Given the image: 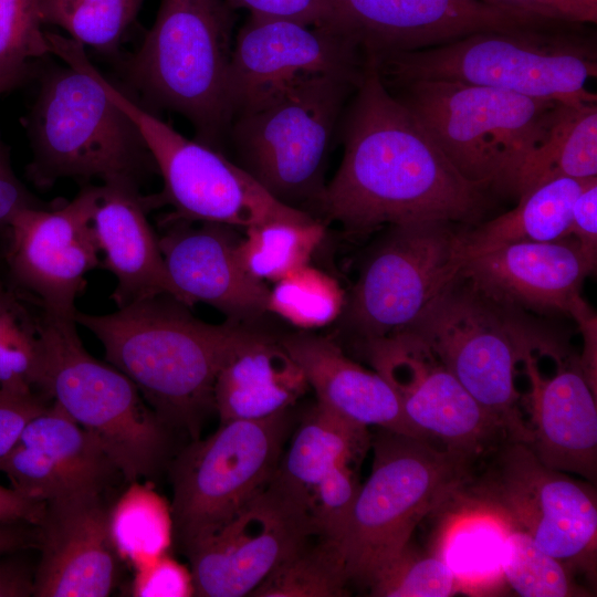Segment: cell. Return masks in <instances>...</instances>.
<instances>
[{"instance_id":"49","label":"cell","mask_w":597,"mask_h":597,"mask_svg":"<svg viewBox=\"0 0 597 597\" xmlns=\"http://www.w3.org/2000/svg\"><path fill=\"white\" fill-rule=\"evenodd\" d=\"M579 324L584 335V354L580 365L585 378L596 394L597 385V335L596 316L585 301L570 314Z\"/></svg>"},{"instance_id":"50","label":"cell","mask_w":597,"mask_h":597,"mask_svg":"<svg viewBox=\"0 0 597 597\" xmlns=\"http://www.w3.org/2000/svg\"><path fill=\"white\" fill-rule=\"evenodd\" d=\"M44 509L45 504L30 501L12 488L0 484V524L24 522L36 526Z\"/></svg>"},{"instance_id":"18","label":"cell","mask_w":597,"mask_h":597,"mask_svg":"<svg viewBox=\"0 0 597 597\" xmlns=\"http://www.w3.org/2000/svg\"><path fill=\"white\" fill-rule=\"evenodd\" d=\"M365 59L355 41L334 30L250 14L232 46L228 75L232 117L306 76L359 80Z\"/></svg>"},{"instance_id":"36","label":"cell","mask_w":597,"mask_h":597,"mask_svg":"<svg viewBox=\"0 0 597 597\" xmlns=\"http://www.w3.org/2000/svg\"><path fill=\"white\" fill-rule=\"evenodd\" d=\"M143 0H38L42 23L105 54L115 53Z\"/></svg>"},{"instance_id":"35","label":"cell","mask_w":597,"mask_h":597,"mask_svg":"<svg viewBox=\"0 0 597 597\" xmlns=\"http://www.w3.org/2000/svg\"><path fill=\"white\" fill-rule=\"evenodd\" d=\"M349 582L334 541L313 535L252 593L253 597H342Z\"/></svg>"},{"instance_id":"19","label":"cell","mask_w":597,"mask_h":597,"mask_svg":"<svg viewBox=\"0 0 597 597\" xmlns=\"http://www.w3.org/2000/svg\"><path fill=\"white\" fill-rule=\"evenodd\" d=\"M337 29L375 56L423 50L486 31L549 27L483 0H329Z\"/></svg>"},{"instance_id":"43","label":"cell","mask_w":597,"mask_h":597,"mask_svg":"<svg viewBox=\"0 0 597 597\" xmlns=\"http://www.w3.org/2000/svg\"><path fill=\"white\" fill-rule=\"evenodd\" d=\"M227 2L233 10L245 9L253 15L291 19L339 32L329 0H227Z\"/></svg>"},{"instance_id":"33","label":"cell","mask_w":597,"mask_h":597,"mask_svg":"<svg viewBox=\"0 0 597 597\" xmlns=\"http://www.w3.org/2000/svg\"><path fill=\"white\" fill-rule=\"evenodd\" d=\"M108 527L119 558L134 569L168 553L174 541L170 504L139 481L130 482L109 507Z\"/></svg>"},{"instance_id":"25","label":"cell","mask_w":597,"mask_h":597,"mask_svg":"<svg viewBox=\"0 0 597 597\" xmlns=\"http://www.w3.org/2000/svg\"><path fill=\"white\" fill-rule=\"evenodd\" d=\"M147 212L139 187L128 184L101 186L92 226L100 253L104 255L100 268L109 271L116 280L111 298L117 308L159 294L182 302L166 269Z\"/></svg>"},{"instance_id":"22","label":"cell","mask_w":597,"mask_h":597,"mask_svg":"<svg viewBox=\"0 0 597 597\" xmlns=\"http://www.w3.org/2000/svg\"><path fill=\"white\" fill-rule=\"evenodd\" d=\"M10 488L36 502L104 493L119 473L101 442L55 402L31 419L0 461Z\"/></svg>"},{"instance_id":"5","label":"cell","mask_w":597,"mask_h":597,"mask_svg":"<svg viewBox=\"0 0 597 597\" xmlns=\"http://www.w3.org/2000/svg\"><path fill=\"white\" fill-rule=\"evenodd\" d=\"M557 25L479 32L423 50L374 57L386 86L448 81L568 105L597 102L596 94L586 88L597 74L595 44Z\"/></svg>"},{"instance_id":"6","label":"cell","mask_w":597,"mask_h":597,"mask_svg":"<svg viewBox=\"0 0 597 597\" xmlns=\"http://www.w3.org/2000/svg\"><path fill=\"white\" fill-rule=\"evenodd\" d=\"M432 442L386 429L371 438V473L337 543L349 584L369 587L420 521L470 480L478 460Z\"/></svg>"},{"instance_id":"21","label":"cell","mask_w":597,"mask_h":597,"mask_svg":"<svg viewBox=\"0 0 597 597\" xmlns=\"http://www.w3.org/2000/svg\"><path fill=\"white\" fill-rule=\"evenodd\" d=\"M159 248L168 274L189 307L206 303L247 324L268 312L270 289L241 266L235 228L165 217Z\"/></svg>"},{"instance_id":"38","label":"cell","mask_w":597,"mask_h":597,"mask_svg":"<svg viewBox=\"0 0 597 597\" xmlns=\"http://www.w3.org/2000/svg\"><path fill=\"white\" fill-rule=\"evenodd\" d=\"M502 573L510 587L523 597L583 596L573 573L543 551L521 528L509 522L503 542Z\"/></svg>"},{"instance_id":"31","label":"cell","mask_w":597,"mask_h":597,"mask_svg":"<svg viewBox=\"0 0 597 597\" xmlns=\"http://www.w3.org/2000/svg\"><path fill=\"white\" fill-rule=\"evenodd\" d=\"M35 305L0 279V388L46 397L43 313Z\"/></svg>"},{"instance_id":"53","label":"cell","mask_w":597,"mask_h":597,"mask_svg":"<svg viewBox=\"0 0 597 597\" xmlns=\"http://www.w3.org/2000/svg\"><path fill=\"white\" fill-rule=\"evenodd\" d=\"M1 272H2V265H1V262H0V279L3 277V274Z\"/></svg>"},{"instance_id":"52","label":"cell","mask_w":597,"mask_h":597,"mask_svg":"<svg viewBox=\"0 0 597 597\" xmlns=\"http://www.w3.org/2000/svg\"><path fill=\"white\" fill-rule=\"evenodd\" d=\"M35 75V66L15 73L0 75V94L15 90Z\"/></svg>"},{"instance_id":"13","label":"cell","mask_w":597,"mask_h":597,"mask_svg":"<svg viewBox=\"0 0 597 597\" xmlns=\"http://www.w3.org/2000/svg\"><path fill=\"white\" fill-rule=\"evenodd\" d=\"M290 409L229 420L171 465L174 540L184 553L231 520L273 480L293 425Z\"/></svg>"},{"instance_id":"24","label":"cell","mask_w":597,"mask_h":597,"mask_svg":"<svg viewBox=\"0 0 597 597\" xmlns=\"http://www.w3.org/2000/svg\"><path fill=\"white\" fill-rule=\"evenodd\" d=\"M531 349L522 362L530 389L523 404L530 415L527 444L547 467L578 474L590 483L597 478V406L580 359L557 353V370L544 377Z\"/></svg>"},{"instance_id":"12","label":"cell","mask_w":597,"mask_h":597,"mask_svg":"<svg viewBox=\"0 0 597 597\" xmlns=\"http://www.w3.org/2000/svg\"><path fill=\"white\" fill-rule=\"evenodd\" d=\"M458 494L527 533L547 554L590 583L596 578L597 496L590 482L545 465L526 443L505 439L484 455Z\"/></svg>"},{"instance_id":"2","label":"cell","mask_w":597,"mask_h":597,"mask_svg":"<svg viewBox=\"0 0 597 597\" xmlns=\"http://www.w3.org/2000/svg\"><path fill=\"white\" fill-rule=\"evenodd\" d=\"M75 322L102 343L108 364L123 373L166 425L198 439L213 405L220 369L268 333L227 321L210 324L189 306L159 294L104 315L76 312Z\"/></svg>"},{"instance_id":"1","label":"cell","mask_w":597,"mask_h":597,"mask_svg":"<svg viewBox=\"0 0 597 597\" xmlns=\"http://www.w3.org/2000/svg\"><path fill=\"white\" fill-rule=\"evenodd\" d=\"M343 113L344 153L317 212L355 233L427 221L473 223L485 191L463 178L419 119L384 84L375 57Z\"/></svg>"},{"instance_id":"4","label":"cell","mask_w":597,"mask_h":597,"mask_svg":"<svg viewBox=\"0 0 597 597\" xmlns=\"http://www.w3.org/2000/svg\"><path fill=\"white\" fill-rule=\"evenodd\" d=\"M233 23L227 0H160L140 46L122 62L128 84L147 105L180 114L198 142L220 151L232 119Z\"/></svg>"},{"instance_id":"37","label":"cell","mask_w":597,"mask_h":597,"mask_svg":"<svg viewBox=\"0 0 597 597\" xmlns=\"http://www.w3.org/2000/svg\"><path fill=\"white\" fill-rule=\"evenodd\" d=\"M345 302L338 282L307 264L274 283L269 293L268 312L302 331H311L338 318Z\"/></svg>"},{"instance_id":"15","label":"cell","mask_w":597,"mask_h":597,"mask_svg":"<svg viewBox=\"0 0 597 597\" xmlns=\"http://www.w3.org/2000/svg\"><path fill=\"white\" fill-rule=\"evenodd\" d=\"M100 195L101 186H85L57 208L22 209L0 231L6 281L50 316L74 318L86 274L100 266L92 226Z\"/></svg>"},{"instance_id":"8","label":"cell","mask_w":597,"mask_h":597,"mask_svg":"<svg viewBox=\"0 0 597 597\" xmlns=\"http://www.w3.org/2000/svg\"><path fill=\"white\" fill-rule=\"evenodd\" d=\"M358 81L306 76L234 114L227 142L237 165L275 199L313 216L335 130Z\"/></svg>"},{"instance_id":"30","label":"cell","mask_w":597,"mask_h":597,"mask_svg":"<svg viewBox=\"0 0 597 597\" xmlns=\"http://www.w3.org/2000/svg\"><path fill=\"white\" fill-rule=\"evenodd\" d=\"M464 500V510L450 519L436 553L454 574L460 590L489 591L504 580L502 549L509 521L486 506Z\"/></svg>"},{"instance_id":"23","label":"cell","mask_w":597,"mask_h":597,"mask_svg":"<svg viewBox=\"0 0 597 597\" xmlns=\"http://www.w3.org/2000/svg\"><path fill=\"white\" fill-rule=\"evenodd\" d=\"M573 237L515 242L467 259L459 277L490 301L513 310L570 314L584 300L580 289L594 270Z\"/></svg>"},{"instance_id":"10","label":"cell","mask_w":597,"mask_h":597,"mask_svg":"<svg viewBox=\"0 0 597 597\" xmlns=\"http://www.w3.org/2000/svg\"><path fill=\"white\" fill-rule=\"evenodd\" d=\"M42 313L44 395L101 442L125 481L153 475L167 454V425L123 373L85 349L74 318Z\"/></svg>"},{"instance_id":"14","label":"cell","mask_w":597,"mask_h":597,"mask_svg":"<svg viewBox=\"0 0 597 597\" xmlns=\"http://www.w3.org/2000/svg\"><path fill=\"white\" fill-rule=\"evenodd\" d=\"M452 222L388 226L368 255L341 318L363 341L407 331L458 276L460 229Z\"/></svg>"},{"instance_id":"45","label":"cell","mask_w":597,"mask_h":597,"mask_svg":"<svg viewBox=\"0 0 597 597\" xmlns=\"http://www.w3.org/2000/svg\"><path fill=\"white\" fill-rule=\"evenodd\" d=\"M52 400L36 394H20L0 388V461L17 443L28 422Z\"/></svg>"},{"instance_id":"26","label":"cell","mask_w":597,"mask_h":597,"mask_svg":"<svg viewBox=\"0 0 597 597\" xmlns=\"http://www.w3.org/2000/svg\"><path fill=\"white\" fill-rule=\"evenodd\" d=\"M279 339L303 370L320 405L367 428L427 439L408 421L386 379L352 360L336 343L307 331Z\"/></svg>"},{"instance_id":"20","label":"cell","mask_w":597,"mask_h":597,"mask_svg":"<svg viewBox=\"0 0 597 597\" xmlns=\"http://www.w3.org/2000/svg\"><path fill=\"white\" fill-rule=\"evenodd\" d=\"M104 493L45 503L38 530L40 559L34 597H105L112 594L119 556L108 527Z\"/></svg>"},{"instance_id":"40","label":"cell","mask_w":597,"mask_h":597,"mask_svg":"<svg viewBox=\"0 0 597 597\" xmlns=\"http://www.w3.org/2000/svg\"><path fill=\"white\" fill-rule=\"evenodd\" d=\"M42 24L38 0H0V75L31 69L32 59L51 54Z\"/></svg>"},{"instance_id":"27","label":"cell","mask_w":597,"mask_h":597,"mask_svg":"<svg viewBox=\"0 0 597 597\" xmlns=\"http://www.w3.org/2000/svg\"><path fill=\"white\" fill-rule=\"evenodd\" d=\"M310 386L280 339L266 334L220 369L213 405L220 422L255 420L290 409Z\"/></svg>"},{"instance_id":"34","label":"cell","mask_w":597,"mask_h":597,"mask_svg":"<svg viewBox=\"0 0 597 597\" xmlns=\"http://www.w3.org/2000/svg\"><path fill=\"white\" fill-rule=\"evenodd\" d=\"M237 247L243 270L262 282H277L307 265L325 235L318 220L293 222L274 220L249 227Z\"/></svg>"},{"instance_id":"17","label":"cell","mask_w":597,"mask_h":597,"mask_svg":"<svg viewBox=\"0 0 597 597\" xmlns=\"http://www.w3.org/2000/svg\"><path fill=\"white\" fill-rule=\"evenodd\" d=\"M360 343L374 370L395 390L408 421L425 438L475 460L507 439L500 421L412 334Z\"/></svg>"},{"instance_id":"28","label":"cell","mask_w":597,"mask_h":597,"mask_svg":"<svg viewBox=\"0 0 597 597\" xmlns=\"http://www.w3.org/2000/svg\"><path fill=\"white\" fill-rule=\"evenodd\" d=\"M595 178L558 177L544 181L522 193L514 209L472 229H461L463 262L509 243L545 242L568 237L574 201Z\"/></svg>"},{"instance_id":"16","label":"cell","mask_w":597,"mask_h":597,"mask_svg":"<svg viewBox=\"0 0 597 597\" xmlns=\"http://www.w3.org/2000/svg\"><path fill=\"white\" fill-rule=\"evenodd\" d=\"M313 535L307 500L272 480L231 520L185 553L195 596H250Z\"/></svg>"},{"instance_id":"47","label":"cell","mask_w":597,"mask_h":597,"mask_svg":"<svg viewBox=\"0 0 597 597\" xmlns=\"http://www.w3.org/2000/svg\"><path fill=\"white\" fill-rule=\"evenodd\" d=\"M568 237H573L585 254L596 262L597 250V178L593 179L574 201Z\"/></svg>"},{"instance_id":"3","label":"cell","mask_w":597,"mask_h":597,"mask_svg":"<svg viewBox=\"0 0 597 597\" xmlns=\"http://www.w3.org/2000/svg\"><path fill=\"white\" fill-rule=\"evenodd\" d=\"M468 181L519 198L522 174L545 144L559 101L448 81L386 86Z\"/></svg>"},{"instance_id":"32","label":"cell","mask_w":597,"mask_h":597,"mask_svg":"<svg viewBox=\"0 0 597 597\" xmlns=\"http://www.w3.org/2000/svg\"><path fill=\"white\" fill-rule=\"evenodd\" d=\"M558 177H597L596 102L565 105L547 140L524 169L519 198L532 187Z\"/></svg>"},{"instance_id":"46","label":"cell","mask_w":597,"mask_h":597,"mask_svg":"<svg viewBox=\"0 0 597 597\" xmlns=\"http://www.w3.org/2000/svg\"><path fill=\"white\" fill-rule=\"evenodd\" d=\"M46 206L15 175L10 147L0 134V231L22 209Z\"/></svg>"},{"instance_id":"11","label":"cell","mask_w":597,"mask_h":597,"mask_svg":"<svg viewBox=\"0 0 597 597\" xmlns=\"http://www.w3.org/2000/svg\"><path fill=\"white\" fill-rule=\"evenodd\" d=\"M459 277L405 332L416 336L504 428L528 444L531 434L515 387L516 366L526 352L552 343L515 321Z\"/></svg>"},{"instance_id":"7","label":"cell","mask_w":597,"mask_h":597,"mask_svg":"<svg viewBox=\"0 0 597 597\" xmlns=\"http://www.w3.org/2000/svg\"><path fill=\"white\" fill-rule=\"evenodd\" d=\"M25 126L32 150L25 174L38 188L63 178L140 187L157 172L135 124L81 69L65 64L43 75Z\"/></svg>"},{"instance_id":"51","label":"cell","mask_w":597,"mask_h":597,"mask_svg":"<svg viewBox=\"0 0 597 597\" xmlns=\"http://www.w3.org/2000/svg\"><path fill=\"white\" fill-rule=\"evenodd\" d=\"M38 545L35 525L24 522L0 524V555L23 551Z\"/></svg>"},{"instance_id":"9","label":"cell","mask_w":597,"mask_h":597,"mask_svg":"<svg viewBox=\"0 0 597 597\" xmlns=\"http://www.w3.org/2000/svg\"><path fill=\"white\" fill-rule=\"evenodd\" d=\"M60 57L65 64L91 74L137 127L163 178L161 191L145 196L148 211L170 206L172 212L166 216L169 218L244 229L274 220L316 219L275 199L222 151L186 138L153 111L136 103L90 62L83 45L64 44Z\"/></svg>"},{"instance_id":"29","label":"cell","mask_w":597,"mask_h":597,"mask_svg":"<svg viewBox=\"0 0 597 597\" xmlns=\"http://www.w3.org/2000/svg\"><path fill=\"white\" fill-rule=\"evenodd\" d=\"M370 440L367 427L316 402L294 432L273 480L307 499L310 489L336 465L359 462Z\"/></svg>"},{"instance_id":"44","label":"cell","mask_w":597,"mask_h":597,"mask_svg":"<svg viewBox=\"0 0 597 597\" xmlns=\"http://www.w3.org/2000/svg\"><path fill=\"white\" fill-rule=\"evenodd\" d=\"M483 1L546 22L570 25L597 22V0Z\"/></svg>"},{"instance_id":"39","label":"cell","mask_w":597,"mask_h":597,"mask_svg":"<svg viewBox=\"0 0 597 597\" xmlns=\"http://www.w3.org/2000/svg\"><path fill=\"white\" fill-rule=\"evenodd\" d=\"M378 597H448L459 583L437 554H422L410 542L368 587Z\"/></svg>"},{"instance_id":"42","label":"cell","mask_w":597,"mask_h":597,"mask_svg":"<svg viewBox=\"0 0 597 597\" xmlns=\"http://www.w3.org/2000/svg\"><path fill=\"white\" fill-rule=\"evenodd\" d=\"M130 595L135 597L195 596L191 570L166 553L135 568Z\"/></svg>"},{"instance_id":"48","label":"cell","mask_w":597,"mask_h":597,"mask_svg":"<svg viewBox=\"0 0 597 597\" xmlns=\"http://www.w3.org/2000/svg\"><path fill=\"white\" fill-rule=\"evenodd\" d=\"M19 552L0 555V597L33 596L35 568L17 556Z\"/></svg>"},{"instance_id":"41","label":"cell","mask_w":597,"mask_h":597,"mask_svg":"<svg viewBox=\"0 0 597 597\" xmlns=\"http://www.w3.org/2000/svg\"><path fill=\"white\" fill-rule=\"evenodd\" d=\"M355 469L338 464L310 489L307 510L316 536L341 540L360 486Z\"/></svg>"}]
</instances>
